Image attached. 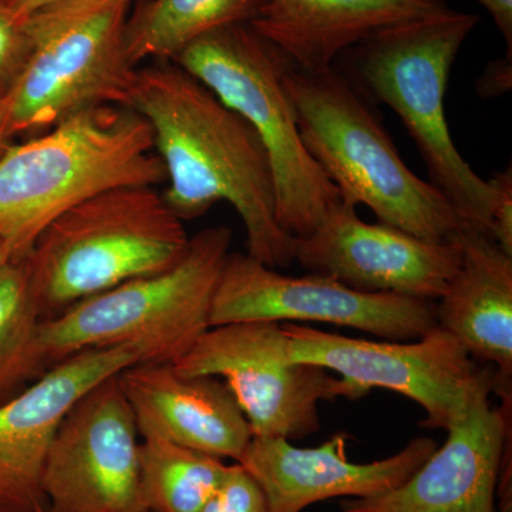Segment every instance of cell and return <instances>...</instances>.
<instances>
[{
	"mask_svg": "<svg viewBox=\"0 0 512 512\" xmlns=\"http://www.w3.org/2000/svg\"><path fill=\"white\" fill-rule=\"evenodd\" d=\"M345 433L319 447L301 448L282 437H252L239 466L265 495L268 512H302L332 498H370L406 483L439 447L430 437H416L399 453L352 463Z\"/></svg>",
	"mask_w": 512,
	"mask_h": 512,
	"instance_id": "16",
	"label": "cell"
},
{
	"mask_svg": "<svg viewBox=\"0 0 512 512\" xmlns=\"http://www.w3.org/2000/svg\"><path fill=\"white\" fill-rule=\"evenodd\" d=\"M448 9L443 0H266L249 25L303 70H325L377 30Z\"/></svg>",
	"mask_w": 512,
	"mask_h": 512,
	"instance_id": "19",
	"label": "cell"
},
{
	"mask_svg": "<svg viewBox=\"0 0 512 512\" xmlns=\"http://www.w3.org/2000/svg\"><path fill=\"white\" fill-rule=\"evenodd\" d=\"M228 227L202 229L173 268L76 303L40 329L47 365L84 350L126 348L138 363L174 365L210 329L212 299L231 248Z\"/></svg>",
	"mask_w": 512,
	"mask_h": 512,
	"instance_id": "6",
	"label": "cell"
},
{
	"mask_svg": "<svg viewBox=\"0 0 512 512\" xmlns=\"http://www.w3.org/2000/svg\"><path fill=\"white\" fill-rule=\"evenodd\" d=\"M183 222L154 187L114 188L64 212L25 261L42 319L173 268L190 247Z\"/></svg>",
	"mask_w": 512,
	"mask_h": 512,
	"instance_id": "5",
	"label": "cell"
},
{
	"mask_svg": "<svg viewBox=\"0 0 512 512\" xmlns=\"http://www.w3.org/2000/svg\"><path fill=\"white\" fill-rule=\"evenodd\" d=\"M128 107L153 130L163 197L180 220L228 202L247 231L249 256L274 269L295 262L296 239L276 221L271 161L247 121L174 62L138 69Z\"/></svg>",
	"mask_w": 512,
	"mask_h": 512,
	"instance_id": "1",
	"label": "cell"
},
{
	"mask_svg": "<svg viewBox=\"0 0 512 512\" xmlns=\"http://www.w3.org/2000/svg\"><path fill=\"white\" fill-rule=\"evenodd\" d=\"M488 369L446 443L406 483L370 498H346L342 512H498L497 487L505 446L512 440V393L493 406Z\"/></svg>",
	"mask_w": 512,
	"mask_h": 512,
	"instance_id": "14",
	"label": "cell"
},
{
	"mask_svg": "<svg viewBox=\"0 0 512 512\" xmlns=\"http://www.w3.org/2000/svg\"><path fill=\"white\" fill-rule=\"evenodd\" d=\"M138 363L126 348L84 350L0 406V512H43V471L56 431L96 384Z\"/></svg>",
	"mask_w": 512,
	"mask_h": 512,
	"instance_id": "15",
	"label": "cell"
},
{
	"mask_svg": "<svg viewBox=\"0 0 512 512\" xmlns=\"http://www.w3.org/2000/svg\"><path fill=\"white\" fill-rule=\"evenodd\" d=\"M140 441L119 373L96 384L56 431L43 471V512H144Z\"/></svg>",
	"mask_w": 512,
	"mask_h": 512,
	"instance_id": "12",
	"label": "cell"
},
{
	"mask_svg": "<svg viewBox=\"0 0 512 512\" xmlns=\"http://www.w3.org/2000/svg\"><path fill=\"white\" fill-rule=\"evenodd\" d=\"M495 190L493 218H491L488 237L493 239L498 247L512 255V170L500 171L490 178Z\"/></svg>",
	"mask_w": 512,
	"mask_h": 512,
	"instance_id": "25",
	"label": "cell"
},
{
	"mask_svg": "<svg viewBox=\"0 0 512 512\" xmlns=\"http://www.w3.org/2000/svg\"><path fill=\"white\" fill-rule=\"evenodd\" d=\"M28 53L29 35L25 20L20 22L6 3H0V99L8 94Z\"/></svg>",
	"mask_w": 512,
	"mask_h": 512,
	"instance_id": "24",
	"label": "cell"
},
{
	"mask_svg": "<svg viewBox=\"0 0 512 512\" xmlns=\"http://www.w3.org/2000/svg\"><path fill=\"white\" fill-rule=\"evenodd\" d=\"M512 84V55L494 60L477 82V92L483 99H493L510 92Z\"/></svg>",
	"mask_w": 512,
	"mask_h": 512,
	"instance_id": "26",
	"label": "cell"
},
{
	"mask_svg": "<svg viewBox=\"0 0 512 512\" xmlns=\"http://www.w3.org/2000/svg\"><path fill=\"white\" fill-rule=\"evenodd\" d=\"M119 379L140 439H163L238 463L254 437L234 394L218 377L136 363L121 370Z\"/></svg>",
	"mask_w": 512,
	"mask_h": 512,
	"instance_id": "17",
	"label": "cell"
},
{
	"mask_svg": "<svg viewBox=\"0 0 512 512\" xmlns=\"http://www.w3.org/2000/svg\"><path fill=\"white\" fill-rule=\"evenodd\" d=\"M56 2H60V0H8L6 5H8L13 16L20 20V22H23V20L32 15V13Z\"/></svg>",
	"mask_w": 512,
	"mask_h": 512,
	"instance_id": "28",
	"label": "cell"
},
{
	"mask_svg": "<svg viewBox=\"0 0 512 512\" xmlns=\"http://www.w3.org/2000/svg\"><path fill=\"white\" fill-rule=\"evenodd\" d=\"M436 302L353 291L329 276H289L229 254L212 299L210 328L242 322H319L409 342L437 328Z\"/></svg>",
	"mask_w": 512,
	"mask_h": 512,
	"instance_id": "11",
	"label": "cell"
},
{
	"mask_svg": "<svg viewBox=\"0 0 512 512\" xmlns=\"http://www.w3.org/2000/svg\"><path fill=\"white\" fill-rule=\"evenodd\" d=\"M42 322L25 261L8 262L0 268V406L50 369L40 338Z\"/></svg>",
	"mask_w": 512,
	"mask_h": 512,
	"instance_id": "22",
	"label": "cell"
},
{
	"mask_svg": "<svg viewBox=\"0 0 512 512\" xmlns=\"http://www.w3.org/2000/svg\"><path fill=\"white\" fill-rule=\"evenodd\" d=\"M10 138H12V134H10L9 131L5 101L0 99V157H2L3 153L8 150V147L10 146Z\"/></svg>",
	"mask_w": 512,
	"mask_h": 512,
	"instance_id": "29",
	"label": "cell"
},
{
	"mask_svg": "<svg viewBox=\"0 0 512 512\" xmlns=\"http://www.w3.org/2000/svg\"><path fill=\"white\" fill-rule=\"evenodd\" d=\"M133 2L60 0L25 19L28 57L3 97L12 137L93 107H128L138 72L126 47Z\"/></svg>",
	"mask_w": 512,
	"mask_h": 512,
	"instance_id": "8",
	"label": "cell"
},
{
	"mask_svg": "<svg viewBox=\"0 0 512 512\" xmlns=\"http://www.w3.org/2000/svg\"><path fill=\"white\" fill-rule=\"evenodd\" d=\"M288 359L336 373L357 399L373 389L396 392L426 413L420 426L447 430L464 412L490 366L478 365L446 330L409 342L349 338L298 323H281Z\"/></svg>",
	"mask_w": 512,
	"mask_h": 512,
	"instance_id": "10",
	"label": "cell"
},
{
	"mask_svg": "<svg viewBox=\"0 0 512 512\" xmlns=\"http://www.w3.org/2000/svg\"><path fill=\"white\" fill-rule=\"evenodd\" d=\"M165 183L148 121L127 106L80 111L0 157V242L23 262L64 212L103 192Z\"/></svg>",
	"mask_w": 512,
	"mask_h": 512,
	"instance_id": "2",
	"label": "cell"
},
{
	"mask_svg": "<svg viewBox=\"0 0 512 512\" xmlns=\"http://www.w3.org/2000/svg\"><path fill=\"white\" fill-rule=\"evenodd\" d=\"M173 367L185 376L224 379L254 436L305 439L320 429V402L357 400L329 370L288 359L281 323L212 326Z\"/></svg>",
	"mask_w": 512,
	"mask_h": 512,
	"instance_id": "9",
	"label": "cell"
},
{
	"mask_svg": "<svg viewBox=\"0 0 512 512\" xmlns=\"http://www.w3.org/2000/svg\"><path fill=\"white\" fill-rule=\"evenodd\" d=\"M198 512H268V507L261 487L235 463L221 487Z\"/></svg>",
	"mask_w": 512,
	"mask_h": 512,
	"instance_id": "23",
	"label": "cell"
},
{
	"mask_svg": "<svg viewBox=\"0 0 512 512\" xmlns=\"http://www.w3.org/2000/svg\"><path fill=\"white\" fill-rule=\"evenodd\" d=\"M285 87L309 156L342 200L366 205L377 221L427 241H453L468 228L430 181L404 164L365 94L336 66H292Z\"/></svg>",
	"mask_w": 512,
	"mask_h": 512,
	"instance_id": "3",
	"label": "cell"
},
{
	"mask_svg": "<svg viewBox=\"0 0 512 512\" xmlns=\"http://www.w3.org/2000/svg\"><path fill=\"white\" fill-rule=\"evenodd\" d=\"M457 237L427 241L383 222L369 224L342 200L312 234L296 239L295 262L353 291L436 302L460 268Z\"/></svg>",
	"mask_w": 512,
	"mask_h": 512,
	"instance_id": "13",
	"label": "cell"
},
{
	"mask_svg": "<svg viewBox=\"0 0 512 512\" xmlns=\"http://www.w3.org/2000/svg\"><path fill=\"white\" fill-rule=\"evenodd\" d=\"M221 458L163 439H141L138 491L144 512H198L229 473Z\"/></svg>",
	"mask_w": 512,
	"mask_h": 512,
	"instance_id": "21",
	"label": "cell"
},
{
	"mask_svg": "<svg viewBox=\"0 0 512 512\" xmlns=\"http://www.w3.org/2000/svg\"><path fill=\"white\" fill-rule=\"evenodd\" d=\"M460 268L436 301L440 329L494 370L493 394L512 389V255L474 229L457 237Z\"/></svg>",
	"mask_w": 512,
	"mask_h": 512,
	"instance_id": "18",
	"label": "cell"
},
{
	"mask_svg": "<svg viewBox=\"0 0 512 512\" xmlns=\"http://www.w3.org/2000/svg\"><path fill=\"white\" fill-rule=\"evenodd\" d=\"M8 0H0V3H6Z\"/></svg>",
	"mask_w": 512,
	"mask_h": 512,
	"instance_id": "31",
	"label": "cell"
},
{
	"mask_svg": "<svg viewBox=\"0 0 512 512\" xmlns=\"http://www.w3.org/2000/svg\"><path fill=\"white\" fill-rule=\"evenodd\" d=\"M174 63L254 128L271 161L279 227L295 239L312 234L342 197L303 146L284 82L292 60L239 23L195 40Z\"/></svg>",
	"mask_w": 512,
	"mask_h": 512,
	"instance_id": "7",
	"label": "cell"
},
{
	"mask_svg": "<svg viewBox=\"0 0 512 512\" xmlns=\"http://www.w3.org/2000/svg\"><path fill=\"white\" fill-rule=\"evenodd\" d=\"M266 0H146L130 13L126 26L128 57L174 62L191 43L225 26L251 23Z\"/></svg>",
	"mask_w": 512,
	"mask_h": 512,
	"instance_id": "20",
	"label": "cell"
},
{
	"mask_svg": "<svg viewBox=\"0 0 512 512\" xmlns=\"http://www.w3.org/2000/svg\"><path fill=\"white\" fill-rule=\"evenodd\" d=\"M8 262V254H6L5 248H3L2 242H0V268H3Z\"/></svg>",
	"mask_w": 512,
	"mask_h": 512,
	"instance_id": "30",
	"label": "cell"
},
{
	"mask_svg": "<svg viewBox=\"0 0 512 512\" xmlns=\"http://www.w3.org/2000/svg\"><path fill=\"white\" fill-rule=\"evenodd\" d=\"M477 2L490 13L495 26L507 43V55H512V0H477Z\"/></svg>",
	"mask_w": 512,
	"mask_h": 512,
	"instance_id": "27",
	"label": "cell"
},
{
	"mask_svg": "<svg viewBox=\"0 0 512 512\" xmlns=\"http://www.w3.org/2000/svg\"><path fill=\"white\" fill-rule=\"evenodd\" d=\"M478 22V15L448 8L377 30L342 56L349 67V74L343 73L360 92L400 117L419 148L430 183L468 228L488 237L493 184L483 180L457 150L444 109L454 60Z\"/></svg>",
	"mask_w": 512,
	"mask_h": 512,
	"instance_id": "4",
	"label": "cell"
}]
</instances>
